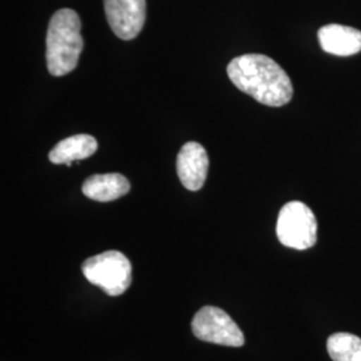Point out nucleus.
I'll return each mask as SVG.
<instances>
[{"mask_svg":"<svg viewBox=\"0 0 361 361\" xmlns=\"http://www.w3.org/2000/svg\"><path fill=\"white\" fill-rule=\"evenodd\" d=\"M326 349L334 361H361V338L352 334L340 332L331 336Z\"/></svg>","mask_w":361,"mask_h":361,"instance_id":"11","label":"nucleus"},{"mask_svg":"<svg viewBox=\"0 0 361 361\" xmlns=\"http://www.w3.org/2000/svg\"><path fill=\"white\" fill-rule=\"evenodd\" d=\"M228 75L238 90L271 107L289 104L293 86L284 68L269 56L246 54L228 65Z\"/></svg>","mask_w":361,"mask_h":361,"instance_id":"1","label":"nucleus"},{"mask_svg":"<svg viewBox=\"0 0 361 361\" xmlns=\"http://www.w3.org/2000/svg\"><path fill=\"white\" fill-rule=\"evenodd\" d=\"M98 149V142L89 134H77L56 143L49 154L55 165L73 166L75 161L86 159Z\"/></svg>","mask_w":361,"mask_h":361,"instance_id":"10","label":"nucleus"},{"mask_svg":"<svg viewBox=\"0 0 361 361\" xmlns=\"http://www.w3.org/2000/svg\"><path fill=\"white\" fill-rule=\"evenodd\" d=\"M324 51L336 56H350L361 51V31L353 27L326 25L319 30Z\"/></svg>","mask_w":361,"mask_h":361,"instance_id":"8","label":"nucleus"},{"mask_svg":"<svg viewBox=\"0 0 361 361\" xmlns=\"http://www.w3.org/2000/svg\"><path fill=\"white\" fill-rule=\"evenodd\" d=\"M209 171V155L202 145L188 142L177 157V173L180 183L192 192L202 189Z\"/></svg>","mask_w":361,"mask_h":361,"instance_id":"7","label":"nucleus"},{"mask_svg":"<svg viewBox=\"0 0 361 361\" xmlns=\"http://www.w3.org/2000/svg\"><path fill=\"white\" fill-rule=\"evenodd\" d=\"M109 26L123 40L137 38L146 22V0H104Z\"/></svg>","mask_w":361,"mask_h":361,"instance_id":"6","label":"nucleus"},{"mask_svg":"<svg viewBox=\"0 0 361 361\" xmlns=\"http://www.w3.org/2000/svg\"><path fill=\"white\" fill-rule=\"evenodd\" d=\"M82 271L91 284L99 286L109 296L123 295L131 284L133 269L129 258L118 250H109L82 264Z\"/></svg>","mask_w":361,"mask_h":361,"instance_id":"3","label":"nucleus"},{"mask_svg":"<svg viewBox=\"0 0 361 361\" xmlns=\"http://www.w3.org/2000/svg\"><path fill=\"white\" fill-rule=\"evenodd\" d=\"M82 23L74 10L62 8L52 15L46 38L47 68L54 77L70 74L83 50Z\"/></svg>","mask_w":361,"mask_h":361,"instance_id":"2","label":"nucleus"},{"mask_svg":"<svg viewBox=\"0 0 361 361\" xmlns=\"http://www.w3.org/2000/svg\"><path fill=\"white\" fill-rule=\"evenodd\" d=\"M83 194L98 202H110L130 192V182L122 174H94L83 182Z\"/></svg>","mask_w":361,"mask_h":361,"instance_id":"9","label":"nucleus"},{"mask_svg":"<svg viewBox=\"0 0 361 361\" xmlns=\"http://www.w3.org/2000/svg\"><path fill=\"white\" fill-rule=\"evenodd\" d=\"M276 232L283 245L305 250L317 241V219L305 204L292 201L280 210Z\"/></svg>","mask_w":361,"mask_h":361,"instance_id":"4","label":"nucleus"},{"mask_svg":"<svg viewBox=\"0 0 361 361\" xmlns=\"http://www.w3.org/2000/svg\"><path fill=\"white\" fill-rule=\"evenodd\" d=\"M194 336L205 343L225 347H243L245 337L232 317L216 307H204L198 310L192 322Z\"/></svg>","mask_w":361,"mask_h":361,"instance_id":"5","label":"nucleus"}]
</instances>
